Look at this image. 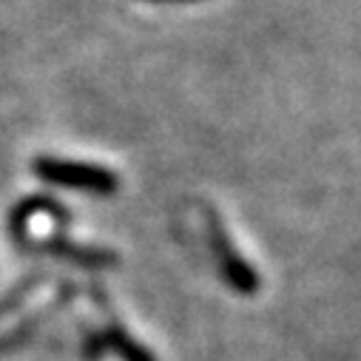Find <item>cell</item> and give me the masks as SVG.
I'll list each match as a JSON object with an SVG mask.
<instances>
[{
  "label": "cell",
  "instance_id": "cell-1",
  "mask_svg": "<svg viewBox=\"0 0 361 361\" xmlns=\"http://www.w3.org/2000/svg\"><path fill=\"white\" fill-rule=\"evenodd\" d=\"M35 173L49 185H60L68 191H82L94 197H111L120 188V179L114 171L94 165V162H77L60 157H37L32 162Z\"/></svg>",
  "mask_w": 361,
  "mask_h": 361
},
{
  "label": "cell",
  "instance_id": "cell-2",
  "mask_svg": "<svg viewBox=\"0 0 361 361\" xmlns=\"http://www.w3.org/2000/svg\"><path fill=\"white\" fill-rule=\"evenodd\" d=\"M208 231H211V245H214V256H216V267H219V274L222 279L228 282V288H233L236 293H256L259 290V276H256V270L236 253L228 231L222 228V222L211 214L208 219Z\"/></svg>",
  "mask_w": 361,
  "mask_h": 361
},
{
  "label": "cell",
  "instance_id": "cell-3",
  "mask_svg": "<svg viewBox=\"0 0 361 361\" xmlns=\"http://www.w3.org/2000/svg\"><path fill=\"white\" fill-rule=\"evenodd\" d=\"M106 341L114 344V350H117L126 361H154V355H151L145 347H140L128 333H123V330H117V327H111V330L106 333Z\"/></svg>",
  "mask_w": 361,
  "mask_h": 361
},
{
  "label": "cell",
  "instance_id": "cell-4",
  "mask_svg": "<svg viewBox=\"0 0 361 361\" xmlns=\"http://www.w3.org/2000/svg\"><path fill=\"white\" fill-rule=\"evenodd\" d=\"M154 4H159V0H154ZM173 4H183V0H173Z\"/></svg>",
  "mask_w": 361,
  "mask_h": 361
}]
</instances>
